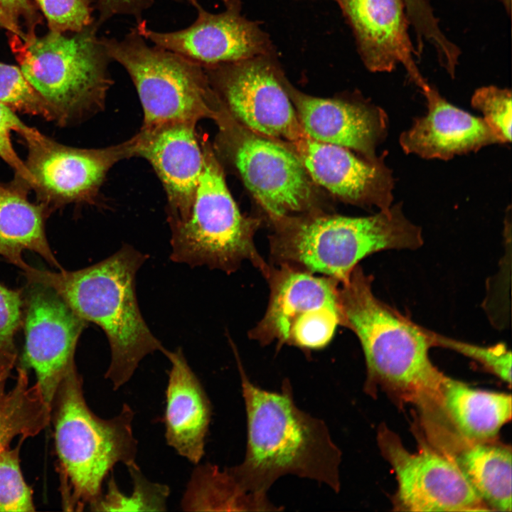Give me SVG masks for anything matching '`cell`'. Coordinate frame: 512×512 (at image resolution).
I'll return each mask as SVG.
<instances>
[{
	"label": "cell",
	"mask_w": 512,
	"mask_h": 512,
	"mask_svg": "<svg viewBox=\"0 0 512 512\" xmlns=\"http://www.w3.org/2000/svg\"><path fill=\"white\" fill-rule=\"evenodd\" d=\"M32 128L22 122L15 112L0 103V158L13 169L15 176L25 180L31 188L34 180L24 161L15 151L11 136L12 132L21 136Z\"/></svg>",
	"instance_id": "33"
},
{
	"label": "cell",
	"mask_w": 512,
	"mask_h": 512,
	"mask_svg": "<svg viewBox=\"0 0 512 512\" xmlns=\"http://www.w3.org/2000/svg\"><path fill=\"white\" fill-rule=\"evenodd\" d=\"M203 149L204 166L190 214L184 220L169 222L170 257L191 267L206 265L227 273L249 261L263 275L269 265L254 242L257 223L240 213L212 151Z\"/></svg>",
	"instance_id": "8"
},
{
	"label": "cell",
	"mask_w": 512,
	"mask_h": 512,
	"mask_svg": "<svg viewBox=\"0 0 512 512\" xmlns=\"http://www.w3.org/2000/svg\"><path fill=\"white\" fill-rule=\"evenodd\" d=\"M19 446L0 452V511H33L31 489L22 476Z\"/></svg>",
	"instance_id": "29"
},
{
	"label": "cell",
	"mask_w": 512,
	"mask_h": 512,
	"mask_svg": "<svg viewBox=\"0 0 512 512\" xmlns=\"http://www.w3.org/2000/svg\"><path fill=\"white\" fill-rule=\"evenodd\" d=\"M188 2L197 11L196 19L188 27L159 32L148 28L144 20L137 23L138 31L155 46L201 65L245 60L267 53L266 35L240 14L238 0H228L225 10L218 14L208 11L197 0Z\"/></svg>",
	"instance_id": "14"
},
{
	"label": "cell",
	"mask_w": 512,
	"mask_h": 512,
	"mask_svg": "<svg viewBox=\"0 0 512 512\" xmlns=\"http://www.w3.org/2000/svg\"><path fill=\"white\" fill-rule=\"evenodd\" d=\"M267 310L249 332L261 345L274 341L305 350L326 346L343 324L340 283L287 265H269Z\"/></svg>",
	"instance_id": "9"
},
{
	"label": "cell",
	"mask_w": 512,
	"mask_h": 512,
	"mask_svg": "<svg viewBox=\"0 0 512 512\" xmlns=\"http://www.w3.org/2000/svg\"><path fill=\"white\" fill-rule=\"evenodd\" d=\"M0 7L13 28L11 34L25 38L22 24L26 27V35L35 33L40 18L30 0H0Z\"/></svg>",
	"instance_id": "35"
},
{
	"label": "cell",
	"mask_w": 512,
	"mask_h": 512,
	"mask_svg": "<svg viewBox=\"0 0 512 512\" xmlns=\"http://www.w3.org/2000/svg\"><path fill=\"white\" fill-rule=\"evenodd\" d=\"M420 431L432 447L455 463L490 511H511V446L496 439H466L434 420L424 423Z\"/></svg>",
	"instance_id": "19"
},
{
	"label": "cell",
	"mask_w": 512,
	"mask_h": 512,
	"mask_svg": "<svg viewBox=\"0 0 512 512\" xmlns=\"http://www.w3.org/2000/svg\"><path fill=\"white\" fill-rule=\"evenodd\" d=\"M101 38L112 60L127 70L136 87L144 111L142 130L217 117L218 97L201 64L149 46L137 27L120 39Z\"/></svg>",
	"instance_id": "7"
},
{
	"label": "cell",
	"mask_w": 512,
	"mask_h": 512,
	"mask_svg": "<svg viewBox=\"0 0 512 512\" xmlns=\"http://www.w3.org/2000/svg\"><path fill=\"white\" fill-rule=\"evenodd\" d=\"M202 65L217 95L252 133L292 143L306 136L277 73L263 55Z\"/></svg>",
	"instance_id": "11"
},
{
	"label": "cell",
	"mask_w": 512,
	"mask_h": 512,
	"mask_svg": "<svg viewBox=\"0 0 512 512\" xmlns=\"http://www.w3.org/2000/svg\"><path fill=\"white\" fill-rule=\"evenodd\" d=\"M417 452H409L386 425L379 427L377 441L398 482L395 511H490L455 463L432 447L415 427Z\"/></svg>",
	"instance_id": "10"
},
{
	"label": "cell",
	"mask_w": 512,
	"mask_h": 512,
	"mask_svg": "<svg viewBox=\"0 0 512 512\" xmlns=\"http://www.w3.org/2000/svg\"><path fill=\"white\" fill-rule=\"evenodd\" d=\"M373 279L358 265L339 286L342 326L356 335L365 356V390L375 394L380 386L419 410L432 406L445 377L429 357L432 331L379 299Z\"/></svg>",
	"instance_id": "2"
},
{
	"label": "cell",
	"mask_w": 512,
	"mask_h": 512,
	"mask_svg": "<svg viewBox=\"0 0 512 512\" xmlns=\"http://www.w3.org/2000/svg\"><path fill=\"white\" fill-rule=\"evenodd\" d=\"M0 103L15 112L56 121L52 107L28 82L21 69L1 62Z\"/></svg>",
	"instance_id": "28"
},
{
	"label": "cell",
	"mask_w": 512,
	"mask_h": 512,
	"mask_svg": "<svg viewBox=\"0 0 512 512\" xmlns=\"http://www.w3.org/2000/svg\"><path fill=\"white\" fill-rule=\"evenodd\" d=\"M471 105L483 113V119L502 143L511 142L512 101L510 90L493 85L481 87L473 94Z\"/></svg>",
	"instance_id": "31"
},
{
	"label": "cell",
	"mask_w": 512,
	"mask_h": 512,
	"mask_svg": "<svg viewBox=\"0 0 512 512\" xmlns=\"http://www.w3.org/2000/svg\"><path fill=\"white\" fill-rule=\"evenodd\" d=\"M39 203L50 210L72 203L91 201L110 169L133 155L132 140L104 149H80L60 144L35 128L23 134Z\"/></svg>",
	"instance_id": "12"
},
{
	"label": "cell",
	"mask_w": 512,
	"mask_h": 512,
	"mask_svg": "<svg viewBox=\"0 0 512 512\" xmlns=\"http://www.w3.org/2000/svg\"><path fill=\"white\" fill-rule=\"evenodd\" d=\"M50 31L77 32L94 23L92 0H36Z\"/></svg>",
	"instance_id": "32"
},
{
	"label": "cell",
	"mask_w": 512,
	"mask_h": 512,
	"mask_svg": "<svg viewBox=\"0 0 512 512\" xmlns=\"http://www.w3.org/2000/svg\"><path fill=\"white\" fill-rule=\"evenodd\" d=\"M82 383L76 368L72 369L61 380L53 402L56 450L72 491L68 498L70 510H80L98 499L117 464H137L133 410L124 403L117 415L99 417L87 406Z\"/></svg>",
	"instance_id": "5"
},
{
	"label": "cell",
	"mask_w": 512,
	"mask_h": 512,
	"mask_svg": "<svg viewBox=\"0 0 512 512\" xmlns=\"http://www.w3.org/2000/svg\"><path fill=\"white\" fill-rule=\"evenodd\" d=\"M247 415L245 458L229 470L241 489L269 503L267 491L287 474L340 489L341 453L324 422L299 409L284 381L280 392L254 385L239 368Z\"/></svg>",
	"instance_id": "1"
},
{
	"label": "cell",
	"mask_w": 512,
	"mask_h": 512,
	"mask_svg": "<svg viewBox=\"0 0 512 512\" xmlns=\"http://www.w3.org/2000/svg\"><path fill=\"white\" fill-rule=\"evenodd\" d=\"M187 1L190 0H174ZM226 3L228 0H220ZM154 3V0H97V8L99 11L98 20L96 21L100 26L111 18L117 15L133 16L137 23L142 22V14Z\"/></svg>",
	"instance_id": "36"
},
{
	"label": "cell",
	"mask_w": 512,
	"mask_h": 512,
	"mask_svg": "<svg viewBox=\"0 0 512 512\" xmlns=\"http://www.w3.org/2000/svg\"><path fill=\"white\" fill-rule=\"evenodd\" d=\"M356 37L361 59L373 73H390L398 65L421 90L430 84L420 71L402 0H336Z\"/></svg>",
	"instance_id": "16"
},
{
	"label": "cell",
	"mask_w": 512,
	"mask_h": 512,
	"mask_svg": "<svg viewBox=\"0 0 512 512\" xmlns=\"http://www.w3.org/2000/svg\"><path fill=\"white\" fill-rule=\"evenodd\" d=\"M432 337L434 347L449 348L476 361L511 386V352L504 343L488 347L481 346L449 338L434 331Z\"/></svg>",
	"instance_id": "30"
},
{
	"label": "cell",
	"mask_w": 512,
	"mask_h": 512,
	"mask_svg": "<svg viewBox=\"0 0 512 512\" xmlns=\"http://www.w3.org/2000/svg\"><path fill=\"white\" fill-rule=\"evenodd\" d=\"M309 176L332 193L352 203L389 208L394 179L383 156L363 161L348 149L306 135L293 143Z\"/></svg>",
	"instance_id": "17"
},
{
	"label": "cell",
	"mask_w": 512,
	"mask_h": 512,
	"mask_svg": "<svg viewBox=\"0 0 512 512\" xmlns=\"http://www.w3.org/2000/svg\"><path fill=\"white\" fill-rule=\"evenodd\" d=\"M22 306L21 291L0 283V348L15 351L14 337L22 324Z\"/></svg>",
	"instance_id": "34"
},
{
	"label": "cell",
	"mask_w": 512,
	"mask_h": 512,
	"mask_svg": "<svg viewBox=\"0 0 512 512\" xmlns=\"http://www.w3.org/2000/svg\"><path fill=\"white\" fill-rule=\"evenodd\" d=\"M407 12L410 16H417L424 14L430 6L428 0H402Z\"/></svg>",
	"instance_id": "38"
},
{
	"label": "cell",
	"mask_w": 512,
	"mask_h": 512,
	"mask_svg": "<svg viewBox=\"0 0 512 512\" xmlns=\"http://www.w3.org/2000/svg\"><path fill=\"white\" fill-rule=\"evenodd\" d=\"M511 395L474 389L445 375L438 403L423 415L439 420L462 437L496 439L511 418Z\"/></svg>",
	"instance_id": "23"
},
{
	"label": "cell",
	"mask_w": 512,
	"mask_h": 512,
	"mask_svg": "<svg viewBox=\"0 0 512 512\" xmlns=\"http://www.w3.org/2000/svg\"><path fill=\"white\" fill-rule=\"evenodd\" d=\"M196 465L181 501L183 511L274 510L271 503H264L245 493L229 468L222 471L209 463Z\"/></svg>",
	"instance_id": "25"
},
{
	"label": "cell",
	"mask_w": 512,
	"mask_h": 512,
	"mask_svg": "<svg viewBox=\"0 0 512 512\" xmlns=\"http://www.w3.org/2000/svg\"><path fill=\"white\" fill-rule=\"evenodd\" d=\"M422 92L428 111L400 135V144L405 153L447 160L502 143L483 118L452 105L431 85Z\"/></svg>",
	"instance_id": "20"
},
{
	"label": "cell",
	"mask_w": 512,
	"mask_h": 512,
	"mask_svg": "<svg viewBox=\"0 0 512 512\" xmlns=\"http://www.w3.org/2000/svg\"><path fill=\"white\" fill-rule=\"evenodd\" d=\"M94 22L74 34L50 31L9 43L23 75L52 107L58 125L82 119L102 107L112 84V59Z\"/></svg>",
	"instance_id": "6"
},
{
	"label": "cell",
	"mask_w": 512,
	"mask_h": 512,
	"mask_svg": "<svg viewBox=\"0 0 512 512\" xmlns=\"http://www.w3.org/2000/svg\"><path fill=\"white\" fill-rule=\"evenodd\" d=\"M34 284L27 297L23 361L36 375L37 385L52 409L58 386L75 368L74 356L87 321L53 289Z\"/></svg>",
	"instance_id": "13"
},
{
	"label": "cell",
	"mask_w": 512,
	"mask_h": 512,
	"mask_svg": "<svg viewBox=\"0 0 512 512\" xmlns=\"http://www.w3.org/2000/svg\"><path fill=\"white\" fill-rule=\"evenodd\" d=\"M30 189L17 176L11 182H0V255L20 268L25 263L22 252L31 250L62 270L46 235V219L50 210L41 203L29 201Z\"/></svg>",
	"instance_id": "24"
},
{
	"label": "cell",
	"mask_w": 512,
	"mask_h": 512,
	"mask_svg": "<svg viewBox=\"0 0 512 512\" xmlns=\"http://www.w3.org/2000/svg\"><path fill=\"white\" fill-rule=\"evenodd\" d=\"M297 114L305 134L317 142L356 150L375 161V149L387 134L380 107L294 93Z\"/></svg>",
	"instance_id": "21"
},
{
	"label": "cell",
	"mask_w": 512,
	"mask_h": 512,
	"mask_svg": "<svg viewBox=\"0 0 512 512\" xmlns=\"http://www.w3.org/2000/svg\"><path fill=\"white\" fill-rule=\"evenodd\" d=\"M233 160L272 223L309 207L312 195L309 175L299 156L287 148L252 133L237 142Z\"/></svg>",
	"instance_id": "15"
},
{
	"label": "cell",
	"mask_w": 512,
	"mask_h": 512,
	"mask_svg": "<svg viewBox=\"0 0 512 512\" xmlns=\"http://www.w3.org/2000/svg\"><path fill=\"white\" fill-rule=\"evenodd\" d=\"M503 6L506 11L510 16L511 12V0H498Z\"/></svg>",
	"instance_id": "40"
},
{
	"label": "cell",
	"mask_w": 512,
	"mask_h": 512,
	"mask_svg": "<svg viewBox=\"0 0 512 512\" xmlns=\"http://www.w3.org/2000/svg\"><path fill=\"white\" fill-rule=\"evenodd\" d=\"M16 359V351L0 348V395L4 392L6 380Z\"/></svg>",
	"instance_id": "37"
},
{
	"label": "cell",
	"mask_w": 512,
	"mask_h": 512,
	"mask_svg": "<svg viewBox=\"0 0 512 512\" xmlns=\"http://www.w3.org/2000/svg\"><path fill=\"white\" fill-rule=\"evenodd\" d=\"M147 257L124 245L102 261L75 271L53 272L27 263L20 268L31 284L50 288L78 316L105 331L111 349L105 377L114 390L130 380L146 356L166 350L148 327L137 299L136 274Z\"/></svg>",
	"instance_id": "3"
},
{
	"label": "cell",
	"mask_w": 512,
	"mask_h": 512,
	"mask_svg": "<svg viewBox=\"0 0 512 512\" xmlns=\"http://www.w3.org/2000/svg\"><path fill=\"white\" fill-rule=\"evenodd\" d=\"M195 124L172 123L142 130L134 138L133 154L153 166L166 192L170 221L186 220L204 166Z\"/></svg>",
	"instance_id": "18"
},
{
	"label": "cell",
	"mask_w": 512,
	"mask_h": 512,
	"mask_svg": "<svg viewBox=\"0 0 512 512\" xmlns=\"http://www.w3.org/2000/svg\"><path fill=\"white\" fill-rule=\"evenodd\" d=\"M51 410L37 383L30 385L26 369L18 368L14 388L0 395V452L17 436L38 434L48 425Z\"/></svg>",
	"instance_id": "26"
},
{
	"label": "cell",
	"mask_w": 512,
	"mask_h": 512,
	"mask_svg": "<svg viewBox=\"0 0 512 512\" xmlns=\"http://www.w3.org/2000/svg\"><path fill=\"white\" fill-rule=\"evenodd\" d=\"M0 28L7 29L10 33H13V28L6 18L2 9L0 7Z\"/></svg>",
	"instance_id": "39"
},
{
	"label": "cell",
	"mask_w": 512,
	"mask_h": 512,
	"mask_svg": "<svg viewBox=\"0 0 512 512\" xmlns=\"http://www.w3.org/2000/svg\"><path fill=\"white\" fill-rule=\"evenodd\" d=\"M273 224L272 265L321 273L340 284L366 256L387 250H416L423 244L421 228L406 218L400 204L367 217L292 216Z\"/></svg>",
	"instance_id": "4"
},
{
	"label": "cell",
	"mask_w": 512,
	"mask_h": 512,
	"mask_svg": "<svg viewBox=\"0 0 512 512\" xmlns=\"http://www.w3.org/2000/svg\"><path fill=\"white\" fill-rule=\"evenodd\" d=\"M171 366L166 389L164 416L168 445L193 464L205 454L211 404L181 348L163 353Z\"/></svg>",
	"instance_id": "22"
},
{
	"label": "cell",
	"mask_w": 512,
	"mask_h": 512,
	"mask_svg": "<svg viewBox=\"0 0 512 512\" xmlns=\"http://www.w3.org/2000/svg\"><path fill=\"white\" fill-rule=\"evenodd\" d=\"M133 484L132 492L123 494L117 484L113 471L107 481V490L90 509L94 511H165L170 494L169 487L149 481L137 464L127 466Z\"/></svg>",
	"instance_id": "27"
}]
</instances>
